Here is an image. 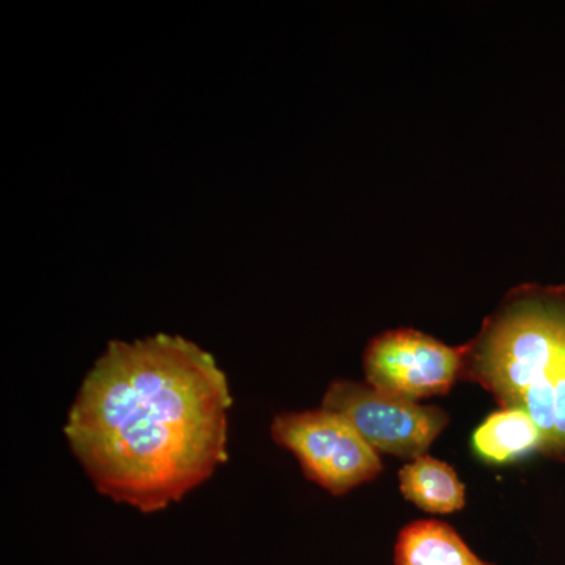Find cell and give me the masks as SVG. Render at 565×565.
I'll return each mask as SVG.
<instances>
[{
	"label": "cell",
	"mask_w": 565,
	"mask_h": 565,
	"mask_svg": "<svg viewBox=\"0 0 565 565\" xmlns=\"http://www.w3.org/2000/svg\"><path fill=\"white\" fill-rule=\"evenodd\" d=\"M228 381L178 334L110 341L85 375L65 435L96 490L162 511L228 459Z\"/></svg>",
	"instance_id": "cell-1"
},
{
	"label": "cell",
	"mask_w": 565,
	"mask_h": 565,
	"mask_svg": "<svg viewBox=\"0 0 565 565\" xmlns=\"http://www.w3.org/2000/svg\"><path fill=\"white\" fill-rule=\"evenodd\" d=\"M405 500L429 514H455L465 508V486L455 468L430 456H422L399 471Z\"/></svg>",
	"instance_id": "cell-8"
},
{
	"label": "cell",
	"mask_w": 565,
	"mask_h": 565,
	"mask_svg": "<svg viewBox=\"0 0 565 565\" xmlns=\"http://www.w3.org/2000/svg\"><path fill=\"white\" fill-rule=\"evenodd\" d=\"M363 370L379 393L418 403L444 396L460 381L462 345L452 348L414 329L388 330L367 344Z\"/></svg>",
	"instance_id": "cell-5"
},
{
	"label": "cell",
	"mask_w": 565,
	"mask_h": 565,
	"mask_svg": "<svg viewBox=\"0 0 565 565\" xmlns=\"http://www.w3.org/2000/svg\"><path fill=\"white\" fill-rule=\"evenodd\" d=\"M322 407L343 415L375 451L408 460L426 456L449 423L444 408L396 399L352 381L333 382Z\"/></svg>",
	"instance_id": "cell-4"
},
{
	"label": "cell",
	"mask_w": 565,
	"mask_h": 565,
	"mask_svg": "<svg viewBox=\"0 0 565 565\" xmlns=\"http://www.w3.org/2000/svg\"><path fill=\"white\" fill-rule=\"evenodd\" d=\"M394 565H494L471 552L448 523L418 520L397 534Z\"/></svg>",
	"instance_id": "cell-6"
},
{
	"label": "cell",
	"mask_w": 565,
	"mask_h": 565,
	"mask_svg": "<svg viewBox=\"0 0 565 565\" xmlns=\"http://www.w3.org/2000/svg\"><path fill=\"white\" fill-rule=\"evenodd\" d=\"M275 444L297 457L305 476L334 497L351 492L382 473L381 456L343 415L319 411L275 416Z\"/></svg>",
	"instance_id": "cell-3"
},
{
	"label": "cell",
	"mask_w": 565,
	"mask_h": 565,
	"mask_svg": "<svg viewBox=\"0 0 565 565\" xmlns=\"http://www.w3.org/2000/svg\"><path fill=\"white\" fill-rule=\"evenodd\" d=\"M475 455L487 463L515 462L541 449V433L530 415L501 408L482 422L471 437Z\"/></svg>",
	"instance_id": "cell-7"
},
{
	"label": "cell",
	"mask_w": 565,
	"mask_h": 565,
	"mask_svg": "<svg viewBox=\"0 0 565 565\" xmlns=\"http://www.w3.org/2000/svg\"><path fill=\"white\" fill-rule=\"evenodd\" d=\"M460 381L530 415L539 452L565 463V285L523 282L505 294L462 345Z\"/></svg>",
	"instance_id": "cell-2"
}]
</instances>
